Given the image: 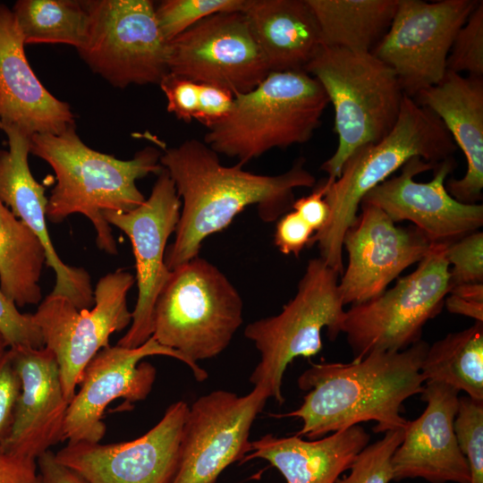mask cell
<instances>
[{"label":"cell","instance_id":"4fadbf2b","mask_svg":"<svg viewBox=\"0 0 483 483\" xmlns=\"http://www.w3.org/2000/svg\"><path fill=\"white\" fill-rule=\"evenodd\" d=\"M269 398L254 386L247 394L216 390L193 402L183 424L171 483H215L250 451L251 426Z\"/></svg>","mask_w":483,"mask_h":483},{"label":"cell","instance_id":"f35d334b","mask_svg":"<svg viewBox=\"0 0 483 483\" xmlns=\"http://www.w3.org/2000/svg\"><path fill=\"white\" fill-rule=\"evenodd\" d=\"M314 233L311 227L292 209L282 216L276 224L275 244L283 254L299 257L302 250L309 247Z\"/></svg>","mask_w":483,"mask_h":483},{"label":"cell","instance_id":"b9f144b4","mask_svg":"<svg viewBox=\"0 0 483 483\" xmlns=\"http://www.w3.org/2000/svg\"><path fill=\"white\" fill-rule=\"evenodd\" d=\"M444 305L450 313L483 322V283L453 287L445 297Z\"/></svg>","mask_w":483,"mask_h":483},{"label":"cell","instance_id":"7402d4cb","mask_svg":"<svg viewBox=\"0 0 483 483\" xmlns=\"http://www.w3.org/2000/svg\"><path fill=\"white\" fill-rule=\"evenodd\" d=\"M21 380L11 433L2 446L37 460L60 441L69 402L66 400L55 356L47 347L9 348Z\"/></svg>","mask_w":483,"mask_h":483},{"label":"cell","instance_id":"74e56055","mask_svg":"<svg viewBox=\"0 0 483 483\" xmlns=\"http://www.w3.org/2000/svg\"><path fill=\"white\" fill-rule=\"evenodd\" d=\"M20 393V377L8 349L0 360V445L11 433Z\"/></svg>","mask_w":483,"mask_h":483},{"label":"cell","instance_id":"f6af8a7d","mask_svg":"<svg viewBox=\"0 0 483 483\" xmlns=\"http://www.w3.org/2000/svg\"><path fill=\"white\" fill-rule=\"evenodd\" d=\"M8 349H9V345L6 340L4 339V337L3 336V335L0 333V360L2 359V357L4 355V353L7 352Z\"/></svg>","mask_w":483,"mask_h":483},{"label":"cell","instance_id":"44dd1931","mask_svg":"<svg viewBox=\"0 0 483 483\" xmlns=\"http://www.w3.org/2000/svg\"><path fill=\"white\" fill-rule=\"evenodd\" d=\"M8 149L0 150V199L13 214L36 235L46 254V265L55 274L53 295L69 299L78 309L94 304L89 274L82 267L65 264L58 256L47 225V198L45 188L29 166L31 136L0 123Z\"/></svg>","mask_w":483,"mask_h":483},{"label":"cell","instance_id":"d590c367","mask_svg":"<svg viewBox=\"0 0 483 483\" xmlns=\"http://www.w3.org/2000/svg\"><path fill=\"white\" fill-rule=\"evenodd\" d=\"M0 333L9 348L45 347L41 331L33 315L19 311L16 303L7 297L0 287Z\"/></svg>","mask_w":483,"mask_h":483},{"label":"cell","instance_id":"83f0119b","mask_svg":"<svg viewBox=\"0 0 483 483\" xmlns=\"http://www.w3.org/2000/svg\"><path fill=\"white\" fill-rule=\"evenodd\" d=\"M45 264L38 239L0 199V287L17 307L41 302Z\"/></svg>","mask_w":483,"mask_h":483},{"label":"cell","instance_id":"7bdbcfd3","mask_svg":"<svg viewBox=\"0 0 483 483\" xmlns=\"http://www.w3.org/2000/svg\"><path fill=\"white\" fill-rule=\"evenodd\" d=\"M0 483H42L37 460L15 454L0 445Z\"/></svg>","mask_w":483,"mask_h":483},{"label":"cell","instance_id":"7a4b0ae2","mask_svg":"<svg viewBox=\"0 0 483 483\" xmlns=\"http://www.w3.org/2000/svg\"><path fill=\"white\" fill-rule=\"evenodd\" d=\"M428 344L420 340L399 352H372L349 363H311L298 378L308 393L296 410L273 415L302 421L296 434L315 440L362 422L375 421L376 433L405 429L403 402L421 394L420 368Z\"/></svg>","mask_w":483,"mask_h":483},{"label":"cell","instance_id":"ba28073f","mask_svg":"<svg viewBox=\"0 0 483 483\" xmlns=\"http://www.w3.org/2000/svg\"><path fill=\"white\" fill-rule=\"evenodd\" d=\"M338 278L321 258L309 260L296 294L282 311L245 327V337L260 354L250 382L279 404L284 402L282 383L288 365L298 357L309 358L323 349L324 328L331 341L342 333L345 310Z\"/></svg>","mask_w":483,"mask_h":483},{"label":"cell","instance_id":"ac0fdd59","mask_svg":"<svg viewBox=\"0 0 483 483\" xmlns=\"http://www.w3.org/2000/svg\"><path fill=\"white\" fill-rule=\"evenodd\" d=\"M189 406L171 404L141 436L115 444L68 442L55 459L86 483H171Z\"/></svg>","mask_w":483,"mask_h":483},{"label":"cell","instance_id":"f546056e","mask_svg":"<svg viewBox=\"0 0 483 483\" xmlns=\"http://www.w3.org/2000/svg\"><path fill=\"white\" fill-rule=\"evenodd\" d=\"M25 45L85 42L89 17L83 1L18 0L12 8Z\"/></svg>","mask_w":483,"mask_h":483},{"label":"cell","instance_id":"8fae6325","mask_svg":"<svg viewBox=\"0 0 483 483\" xmlns=\"http://www.w3.org/2000/svg\"><path fill=\"white\" fill-rule=\"evenodd\" d=\"M135 281L130 272L116 269L98 280L92 309H78L69 299L50 293L32 314L45 347L55 356L69 403L90 360L110 345L111 335L131 325L127 295Z\"/></svg>","mask_w":483,"mask_h":483},{"label":"cell","instance_id":"836d02e7","mask_svg":"<svg viewBox=\"0 0 483 483\" xmlns=\"http://www.w3.org/2000/svg\"><path fill=\"white\" fill-rule=\"evenodd\" d=\"M446 72L483 77V2L479 1L455 35Z\"/></svg>","mask_w":483,"mask_h":483},{"label":"cell","instance_id":"52a82bcc","mask_svg":"<svg viewBox=\"0 0 483 483\" xmlns=\"http://www.w3.org/2000/svg\"><path fill=\"white\" fill-rule=\"evenodd\" d=\"M242 311L234 285L198 256L171 271L155 303L152 337L198 364L227 348L243 322Z\"/></svg>","mask_w":483,"mask_h":483},{"label":"cell","instance_id":"3957f363","mask_svg":"<svg viewBox=\"0 0 483 483\" xmlns=\"http://www.w3.org/2000/svg\"><path fill=\"white\" fill-rule=\"evenodd\" d=\"M30 154L53 169L56 183L47 199V218L61 223L73 214L85 216L93 225L97 248L109 255L118 253L105 212H128L146 198L136 182L159 174L161 152L145 147L128 160L95 150L76 132V125L59 134H35Z\"/></svg>","mask_w":483,"mask_h":483},{"label":"cell","instance_id":"277c9868","mask_svg":"<svg viewBox=\"0 0 483 483\" xmlns=\"http://www.w3.org/2000/svg\"><path fill=\"white\" fill-rule=\"evenodd\" d=\"M456 149L441 120L404 94L392 131L378 142L356 149L331 182L325 196L330 208L328 223L312 236L309 247L317 243L319 258L342 275L343 239L355 223L364 196L412 157L437 165L453 157Z\"/></svg>","mask_w":483,"mask_h":483},{"label":"cell","instance_id":"9a60e30c","mask_svg":"<svg viewBox=\"0 0 483 483\" xmlns=\"http://www.w3.org/2000/svg\"><path fill=\"white\" fill-rule=\"evenodd\" d=\"M155 355L174 358L186 364L196 380L208 378L207 371L179 352L160 344L152 336L136 348L119 345L101 349L86 366L80 389L70 402L64 428L68 442L98 443L106 434L105 410L118 398L128 402L145 400L156 379V368L141 360Z\"/></svg>","mask_w":483,"mask_h":483},{"label":"cell","instance_id":"cb8c5ba5","mask_svg":"<svg viewBox=\"0 0 483 483\" xmlns=\"http://www.w3.org/2000/svg\"><path fill=\"white\" fill-rule=\"evenodd\" d=\"M444 123L466 157L461 179L445 183L448 193L464 204H478L483 190V77L446 72L436 85L412 97Z\"/></svg>","mask_w":483,"mask_h":483},{"label":"cell","instance_id":"d6a6232c","mask_svg":"<svg viewBox=\"0 0 483 483\" xmlns=\"http://www.w3.org/2000/svg\"><path fill=\"white\" fill-rule=\"evenodd\" d=\"M454 433L469 467L470 483H483V401L459 397Z\"/></svg>","mask_w":483,"mask_h":483},{"label":"cell","instance_id":"1f68e13d","mask_svg":"<svg viewBox=\"0 0 483 483\" xmlns=\"http://www.w3.org/2000/svg\"><path fill=\"white\" fill-rule=\"evenodd\" d=\"M404 429L389 430L367 445L354 458L350 472L335 483H390L394 480L392 458L402 441Z\"/></svg>","mask_w":483,"mask_h":483},{"label":"cell","instance_id":"f1b7e54d","mask_svg":"<svg viewBox=\"0 0 483 483\" xmlns=\"http://www.w3.org/2000/svg\"><path fill=\"white\" fill-rule=\"evenodd\" d=\"M420 373L425 383H441L483 401V322L428 346Z\"/></svg>","mask_w":483,"mask_h":483},{"label":"cell","instance_id":"60d3db41","mask_svg":"<svg viewBox=\"0 0 483 483\" xmlns=\"http://www.w3.org/2000/svg\"><path fill=\"white\" fill-rule=\"evenodd\" d=\"M233 98V94L223 88L199 84V106L195 120L208 129L229 114Z\"/></svg>","mask_w":483,"mask_h":483},{"label":"cell","instance_id":"ee69618b","mask_svg":"<svg viewBox=\"0 0 483 483\" xmlns=\"http://www.w3.org/2000/svg\"><path fill=\"white\" fill-rule=\"evenodd\" d=\"M42 483H86L75 472L61 464L52 451H47L37 459Z\"/></svg>","mask_w":483,"mask_h":483},{"label":"cell","instance_id":"9c48e42d","mask_svg":"<svg viewBox=\"0 0 483 483\" xmlns=\"http://www.w3.org/2000/svg\"><path fill=\"white\" fill-rule=\"evenodd\" d=\"M447 244H434L394 287L345 310L342 333L355 360L372 352H399L421 340L426 323L442 310L451 289Z\"/></svg>","mask_w":483,"mask_h":483},{"label":"cell","instance_id":"5bb4252c","mask_svg":"<svg viewBox=\"0 0 483 483\" xmlns=\"http://www.w3.org/2000/svg\"><path fill=\"white\" fill-rule=\"evenodd\" d=\"M168 67L233 96L252 90L270 72L242 12L210 15L169 41Z\"/></svg>","mask_w":483,"mask_h":483},{"label":"cell","instance_id":"5b68a950","mask_svg":"<svg viewBox=\"0 0 483 483\" xmlns=\"http://www.w3.org/2000/svg\"><path fill=\"white\" fill-rule=\"evenodd\" d=\"M328 104L306 72H271L252 90L234 96L229 114L208 129L203 142L243 166L270 149L309 141Z\"/></svg>","mask_w":483,"mask_h":483},{"label":"cell","instance_id":"e0dca14e","mask_svg":"<svg viewBox=\"0 0 483 483\" xmlns=\"http://www.w3.org/2000/svg\"><path fill=\"white\" fill-rule=\"evenodd\" d=\"M181 208L174 183L163 168L141 205L128 212L103 214L110 225L129 237L135 258L138 298L131 326L118 341L119 346L136 348L152 336L155 303L171 275L165 263L166 243L175 232Z\"/></svg>","mask_w":483,"mask_h":483},{"label":"cell","instance_id":"2e32d148","mask_svg":"<svg viewBox=\"0 0 483 483\" xmlns=\"http://www.w3.org/2000/svg\"><path fill=\"white\" fill-rule=\"evenodd\" d=\"M455 166L453 157L437 165L412 157L399 175L376 186L361 203L379 208L394 223L411 222L433 244L452 243L483 225L481 204L462 203L445 189Z\"/></svg>","mask_w":483,"mask_h":483},{"label":"cell","instance_id":"6da1fadb","mask_svg":"<svg viewBox=\"0 0 483 483\" xmlns=\"http://www.w3.org/2000/svg\"><path fill=\"white\" fill-rule=\"evenodd\" d=\"M160 164L182 200L175 237L165 256L170 271L198 257L203 241L226 228L246 207L256 205L264 222H274L292 210L295 189L316 185L302 157L283 174H257L239 164L222 165L218 154L196 139L165 149Z\"/></svg>","mask_w":483,"mask_h":483},{"label":"cell","instance_id":"8992f818","mask_svg":"<svg viewBox=\"0 0 483 483\" xmlns=\"http://www.w3.org/2000/svg\"><path fill=\"white\" fill-rule=\"evenodd\" d=\"M304 72L320 83L334 106L338 144L320 169L335 180L356 149L392 131L404 93L394 70L371 52L323 45Z\"/></svg>","mask_w":483,"mask_h":483},{"label":"cell","instance_id":"484cf974","mask_svg":"<svg viewBox=\"0 0 483 483\" xmlns=\"http://www.w3.org/2000/svg\"><path fill=\"white\" fill-rule=\"evenodd\" d=\"M242 13L270 72L304 71L323 46L306 0H247Z\"/></svg>","mask_w":483,"mask_h":483},{"label":"cell","instance_id":"e575fe53","mask_svg":"<svg viewBox=\"0 0 483 483\" xmlns=\"http://www.w3.org/2000/svg\"><path fill=\"white\" fill-rule=\"evenodd\" d=\"M445 256L449 264L451 289L462 284L483 283L482 232L475 231L447 244Z\"/></svg>","mask_w":483,"mask_h":483},{"label":"cell","instance_id":"4dcf8cb0","mask_svg":"<svg viewBox=\"0 0 483 483\" xmlns=\"http://www.w3.org/2000/svg\"><path fill=\"white\" fill-rule=\"evenodd\" d=\"M247 0H164L155 6L156 19L169 42L201 20L221 13L242 12Z\"/></svg>","mask_w":483,"mask_h":483},{"label":"cell","instance_id":"4316f807","mask_svg":"<svg viewBox=\"0 0 483 483\" xmlns=\"http://www.w3.org/2000/svg\"><path fill=\"white\" fill-rule=\"evenodd\" d=\"M324 46L371 52L387 31L399 0H306Z\"/></svg>","mask_w":483,"mask_h":483},{"label":"cell","instance_id":"30bf717a","mask_svg":"<svg viewBox=\"0 0 483 483\" xmlns=\"http://www.w3.org/2000/svg\"><path fill=\"white\" fill-rule=\"evenodd\" d=\"M88 31L77 51L115 88L158 84L169 73L168 42L150 0H85Z\"/></svg>","mask_w":483,"mask_h":483},{"label":"cell","instance_id":"7c38bea8","mask_svg":"<svg viewBox=\"0 0 483 483\" xmlns=\"http://www.w3.org/2000/svg\"><path fill=\"white\" fill-rule=\"evenodd\" d=\"M479 3L399 0L387 31L371 53L394 70L403 93L414 97L443 80L455 35Z\"/></svg>","mask_w":483,"mask_h":483},{"label":"cell","instance_id":"ab89813d","mask_svg":"<svg viewBox=\"0 0 483 483\" xmlns=\"http://www.w3.org/2000/svg\"><path fill=\"white\" fill-rule=\"evenodd\" d=\"M333 181L328 177L324 179L314 186L310 194L295 199L292 204V209L299 214L315 233L322 231L328 223L330 208L325 196Z\"/></svg>","mask_w":483,"mask_h":483},{"label":"cell","instance_id":"d4e9b609","mask_svg":"<svg viewBox=\"0 0 483 483\" xmlns=\"http://www.w3.org/2000/svg\"><path fill=\"white\" fill-rule=\"evenodd\" d=\"M369 440L360 425L315 440L267 434L250 441V453L240 462L264 459L279 470L286 483H335Z\"/></svg>","mask_w":483,"mask_h":483},{"label":"cell","instance_id":"ffe728a7","mask_svg":"<svg viewBox=\"0 0 483 483\" xmlns=\"http://www.w3.org/2000/svg\"><path fill=\"white\" fill-rule=\"evenodd\" d=\"M424 411L409 420L392 458L394 480L423 479L429 483H470V471L454 433L459 391L427 382Z\"/></svg>","mask_w":483,"mask_h":483},{"label":"cell","instance_id":"603a6c76","mask_svg":"<svg viewBox=\"0 0 483 483\" xmlns=\"http://www.w3.org/2000/svg\"><path fill=\"white\" fill-rule=\"evenodd\" d=\"M0 123L30 136L59 134L76 125L70 105L52 95L30 67L13 13L2 3Z\"/></svg>","mask_w":483,"mask_h":483},{"label":"cell","instance_id":"d6986e66","mask_svg":"<svg viewBox=\"0 0 483 483\" xmlns=\"http://www.w3.org/2000/svg\"><path fill=\"white\" fill-rule=\"evenodd\" d=\"M360 207V214L343 239L348 263L338 285L344 305L380 295L434 245L415 226H397L379 208L368 203Z\"/></svg>","mask_w":483,"mask_h":483},{"label":"cell","instance_id":"8d00e7d4","mask_svg":"<svg viewBox=\"0 0 483 483\" xmlns=\"http://www.w3.org/2000/svg\"><path fill=\"white\" fill-rule=\"evenodd\" d=\"M159 86L165 96L169 113L186 123L195 119L199 106V83L169 72Z\"/></svg>","mask_w":483,"mask_h":483}]
</instances>
